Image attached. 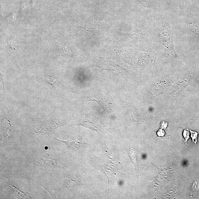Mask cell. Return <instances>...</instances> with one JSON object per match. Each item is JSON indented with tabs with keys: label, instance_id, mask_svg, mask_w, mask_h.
I'll use <instances>...</instances> for the list:
<instances>
[{
	"label": "cell",
	"instance_id": "6da1fadb",
	"mask_svg": "<svg viewBox=\"0 0 199 199\" xmlns=\"http://www.w3.org/2000/svg\"><path fill=\"white\" fill-rule=\"evenodd\" d=\"M159 35L163 46L172 53H175L173 35L170 25L168 24H163Z\"/></svg>",
	"mask_w": 199,
	"mask_h": 199
},
{
	"label": "cell",
	"instance_id": "7a4b0ae2",
	"mask_svg": "<svg viewBox=\"0 0 199 199\" xmlns=\"http://www.w3.org/2000/svg\"><path fill=\"white\" fill-rule=\"evenodd\" d=\"M60 126L58 123H42L38 125L35 131L38 134H47L53 131Z\"/></svg>",
	"mask_w": 199,
	"mask_h": 199
},
{
	"label": "cell",
	"instance_id": "3957f363",
	"mask_svg": "<svg viewBox=\"0 0 199 199\" xmlns=\"http://www.w3.org/2000/svg\"><path fill=\"white\" fill-rule=\"evenodd\" d=\"M64 143L67 147L74 150H78L83 148L84 143L83 139L82 138H79L78 139L69 140L67 141H62Z\"/></svg>",
	"mask_w": 199,
	"mask_h": 199
},
{
	"label": "cell",
	"instance_id": "277c9868",
	"mask_svg": "<svg viewBox=\"0 0 199 199\" xmlns=\"http://www.w3.org/2000/svg\"><path fill=\"white\" fill-rule=\"evenodd\" d=\"M128 154L130 156L131 160L135 165L136 168H138L139 166V163L138 162L137 156L136 155L135 152L134 150L131 149L128 150Z\"/></svg>",
	"mask_w": 199,
	"mask_h": 199
},
{
	"label": "cell",
	"instance_id": "5b68a950",
	"mask_svg": "<svg viewBox=\"0 0 199 199\" xmlns=\"http://www.w3.org/2000/svg\"><path fill=\"white\" fill-rule=\"evenodd\" d=\"M8 42L10 47L13 51H16L18 48V45L17 42L14 38H11L8 39Z\"/></svg>",
	"mask_w": 199,
	"mask_h": 199
},
{
	"label": "cell",
	"instance_id": "8992f818",
	"mask_svg": "<svg viewBox=\"0 0 199 199\" xmlns=\"http://www.w3.org/2000/svg\"><path fill=\"white\" fill-rule=\"evenodd\" d=\"M46 81L51 85H54L58 82V79L55 77L48 76L45 78Z\"/></svg>",
	"mask_w": 199,
	"mask_h": 199
},
{
	"label": "cell",
	"instance_id": "52a82bcc",
	"mask_svg": "<svg viewBox=\"0 0 199 199\" xmlns=\"http://www.w3.org/2000/svg\"><path fill=\"white\" fill-rule=\"evenodd\" d=\"M15 12H13L5 17V19L8 22L13 23L15 22Z\"/></svg>",
	"mask_w": 199,
	"mask_h": 199
},
{
	"label": "cell",
	"instance_id": "ba28073f",
	"mask_svg": "<svg viewBox=\"0 0 199 199\" xmlns=\"http://www.w3.org/2000/svg\"><path fill=\"white\" fill-rule=\"evenodd\" d=\"M190 131L191 133V138L195 144H196L198 138V133L195 131H193L191 130H190Z\"/></svg>",
	"mask_w": 199,
	"mask_h": 199
},
{
	"label": "cell",
	"instance_id": "9c48e42d",
	"mask_svg": "<svg viewBox=\"0 0 199 199\" xmlns=\"http://www.w3.org/2000/svg\"><path fill=\"white\" fill-rule=\"evenodd\" d=\"M183 136L185 139V142L187 143L188 139L190 138V132L189 131V129L187 130H185L183 132Z\"/></svg>",
	"mask_w": 199,
	"mask_h": 199
},
{
	"label": "cell",
	"instance_id": "30bf717a",
	"mask_svg": "<svg viewBox=\"0 0 199 199\" xmlns=\"http://www.w3.org/2000/svg\"><path fill=\"white\" fill-rule=\"evenodd\" d=\"M165 134V132L163 129L161 128L159 129L157 132V135L158 137H164Z\"/></svg>",
	"mask_w": 199,
	"mask_h": 199
},
{
	"label": "cell",
	"instance_id": "8fae6325",
	"mask_svg": "<svg viewBox=\"0 0 199 199\" xmlns=\"http://www.w3.org/2000/svg\"><path fill=\"white\" fill-rule=\"evenodd\" d=\"M168 122L165 121H161L160 124V127L162 129H166L168 126Z\"/></svg>",
	"mask_w": 199,
	"mask_h": 199
}]
</instances>
